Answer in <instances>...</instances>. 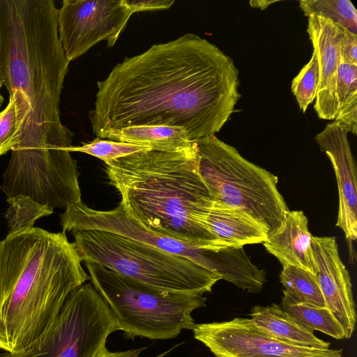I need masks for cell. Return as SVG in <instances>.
Segmentation results:
<instances>
[{
	"mask_svg": "<svg viewBox=\"0 0 357 357\" xmlns=\"http://www.w3.org/2000/svg\"><path fill=\"white\" fill-rule=\"evenodd\" d=\"M97 86L89 116L102 139L128 127L166 126L183 128L194 143L215 135L241 97L234 60L190 33L126 57Z\"/></svg>",
	"mask_w": 357,
	"mask_h": 357,
	"instance_id": "cell-1",
	"label": "cell"
},
{
	"mask_svg": "<svg viewBox=\"0 0 357 357\" xmlns=\"http://www.w3.org/2000/svg\"><path fill=\"white\" fill-rule=\"evenodd\" d=\"M81 263L63 232L33 227L0 241V349L21 351L50 326L90 280Z\"/></svg>",
	"mask_w": 357,
	"mask_h": 357,
	"instance_id": "cell-2",
	"label": "cell"
},
{
	"mask_svg": "<svg viewBox=\"0 0 357 357\" xmlns=\"http://www.w3.org/2000/svg\"><path fill=\"white\" fill-rule=\"evenodd\" d=\"M53 0H0V77L20 91L31 109L17 147L71 146L59 105L68 60ZM16 147V148H17Z\"/></svg>",
	"mask_w": 357,
	"mask_h": 357,
	"instance_id": "cell-3",
	"label": "cell"
},
{
	"mask_svg": "<svg viewBox=\"0 0 357 357\" xmlns=\"http://www.w3.org/2000/svg\"><path fill=\"white\" fill-rule=\"evenodd\" d=\"M126 213L156 233L204 249L228 247L208 227L213 199L198 171L196 146L147 149L105 163Z\"/></svg>",
	"mask_w": 357,
	"mask_h": 357,
	"instance_id": "cell-4",
	"label": "cell"
},
{
	"mask_svg": "<svg viewBox=\"0 0 357 357\" xmlns=\"http://www.w3.org/2000/svg\"><path fill=\"white\" fill-rule=\"evenodd\" d=\"M73 234L82 261L100 264L161 291L204 294L220 280L189 259L121 235L100 230Z\"/></svg>",
	"mask_w": 357,
	"mask_h": 357,
	"instance_id": "cell-5",
	"label": "cell"
},
{
	"mask_svg": "<svg viewBox=\"0 0 357 357\" xmlns=\"http://www.w3.org/2000/svg\"><path fill=\"white\" fill-rule=\"evenodd\" d=\"M91 284L110 308L126 339L169 340L195 323L192 312L206 307L199 294L164 292L100 264L84 262Z\"/></svg>",
	"mask_w": 357,
	"mask_h": 357,
	"instance_id": "cell-6",
	"label": "cell"
},
{
	"mask_svg": "<svg viewBox=\"0 0 357 357\" xmlns=\"http://www.w3.org/2000/svg\"><path fill=\"white\" fill-rule=\"evenodd\" d=\"M195 144L198 171L213 200L247 213L268 236L281 227L289 209L277 188V176L215 135Z\"/></svg>",
	"mask_w": 357,
	"mask_h": 357,
	"instance_id": "cell-7",
	"label": "cell"
},
{
	"mask_svg": "<svg viewBox=\"0 0 357 357\" xmlns=\"http://www.w3.org/2000/svg\"><path fill=\"white\" fill-rule=\"evenodd\" d=\"M120 331L91 282L73 291L50 326L26 349L0 357H96L108 336Z\"/></svg>",
	"mask_w": 357,
	"mask_h": 357,
	"instance_id": "cell-8",
	"label": "cell"
},
{
	"mask_svg": "<svg viewBox=\"0 0 357 357\" xmlns=\"http://www.w3.org/2000/svg\"><path fill=\"white\" fill-rule=\"evenodd\" d=\"M67 148L46 145L13 150L1 186L7 198L26 195L53 209L82 202L77 161Z\"/></svg>",
	"mask_w": 357,
	"mask_h": 357,
	"instance_id": "cell-9",
	"label": "cell"
},
{
	"mask_svg": "<svg viewBox=\"0 0 357 357\" xmlns=\"http://www.w3.org/2000/svg\"><path fill=\"white\" fill-rule=\"evenodd\" d=\"M132 14L123 0H63L58 9V32L68 60L101 40L113 47Z\"/></svg>",
	"mask_w": 357,
	"mask_h": 357,
	"instance_id": "cell-10",
	"label": "cell"
},
{
	"mask_svg": "<svg viewBox=\"0 0 357 357\" xmlns=\"http://www.w3.org/2000/svg\"><path fill=\"white\" fill-rule=\"evenodd\" d=\"M194 338L215 357H342L340 349H317L288 344L260 331L250 318L195 324Z\"/></svg>",
	"mask_w": 357,
	"mask_h": 357,
	"instance_id": "cell-11",
	"label": "cell"
},
{
	"mask_svg": "<svg viewBox=\"0 0 357 357\" xmlns=\"http://www.w3.org/2000/svg\"><path fill=\"white\" fill-rule=\"evenodd\" d=\"M316 276L326 307L342 326L344 338L351 337L356 324L351 278L342 261L334 237H312Z\"/></svg>",
	"mask_w": 357,
	"mask_h": 357,
	"instance_id": "cell-12",
	"label": "cell"
},
{
	"mask_svg": "<svg viewBox=\"0 0 357 357\" xmlns=\"http://www.w3.org/2000/svg\"><path fill=\"white\" fill-rule=\"evenodd\" d=\"M348 131L341 123L326 125L315 136L321 151L330 159L337 178L339 207L336 226L349 240L357 238L356 166L348 140Z\"/></svg>",
	"mask_w": 357,
	"mask_h": 357,
	"instance_id": "cell-13",
	"label": "cell"
},
{
	"mask_svg": "<svg viewBox=\"0 0 357 357\" xmlns=\"http://www.w3.org/2000/svg\"><path fill=\"white\" fill-rule=\"evenodd\" d=\"M307 31L319 68V83L314 109L320 119L333 120L337 114L336 86L340 42L344 29L324 17H308Z\"/></svg>",
	"mask_w": 357,
	"mask_h": 357,
	"instance_id": "cell-14",
	"label": "cell"
},
{
	"mask_svg": "<svg viewBox=\"0 0 357 357\" xmlns=\"http://www.w3.org/2000/svg\"><path fill=\"white\" fill-rule=\"evenodd\" d=\"M308 220L302 211L286 213L281 227L263 243L266 250L284 266H297L316 275Z\"/></svg>",
	"mask_w": 357,
	"mask_h": 357,
	"instance_id": "cell-15",
	"label": "cell"
},
{
	"mask_svg": "<svg viewBox=\"0 0 357 357\" xmlns=\"http://www.w3.org/2000/svg\"><path fill=\"white\" fill-rule=\"evenodd\" d=\"M206 222L210 231L228 247H243L264 243L268 237L266 228L247 213L213 200Z\"/></svg>",
	"mask_w": 357,
	"mask_h": 357,
	"instance_id": "cell-16",
	"label": "cell"
},
{
	"mask_svg": "<svg viewBox=\"0 0 357 357\" xmlns=\"http://www.w3.org/2000/svg\"><path fill=\"white\" fill-rule=\"evenodd\" d=\"M250 319L262 333L288 344L317 349H328L331 343L315 336L303 327L280 305H256L250 310Z\"/></svg>",
	"mask_w": 357,
	"mask_h": 357,
	"instance_id": "cell-17",
	"label": "cell"
},
{
	"mask_svg": "<svg viewBox=\"0 0 357 357\" xmlns=\"http://www.w3.org/2000/svg\"><path fill=\"white\" fill-rule=\"evenodd\" d=\"M105 139L146 146L159 151H181L195 146L186 131L179 127L139 126L123 128L107 134Z\"/></svg>",
	"mask_w": 357,
	"mask_h": 357,
	"instance_id": "cell-18",
	"label": "cell"
},
{
	"mask_svg": "<svg viewBox=\"0 0 357 357\" xmlns=\"http://www.w3.org/2000/svg\"><path fill=\"white\" fill-rule=\"evenodd\" d=\"M31 114L24 95L17 90L9 93V101L0 112V155L19 146Z\"/></svg>",
	"mask_w": 357,
	"mask_h": 357,
	"instance_id": "cell-19",
	"label": "cell"
},
{
	"mask_svg": "<svg viewBox=\"0 0 357 357\" xmlns=\"http://www.w3.org/2000/svg\"><path fill=\"white\" fill-rule=\"evenodd\" d=\"M280 305L307 330L312 332L318 331L336 340L344 338L342 326L326 307L298 302L284 292Z\"/></svg>",
	"mask_w": 357,
	"mask_h": 357,
	"instance_id": "cell-20",
	"label": "cell"
},
{
	"mask_svg": "<svg viewBox=\"0 0 357 357\" xmlns=\"http://www.w3.org/2000/svg\"><path fill=\"white\" fill-rule=\"evenodd\" d=\"M337 114L334 121L348 132L357 134V66L340 59L336 86Z\"/></svg>",
	"mask_w": 357,
	"mask_h": 357,
	"instance_id": "cell-21",
	"label": "cell"
},
{
	"mask_svg": "<svg viewBox=\"0 0 357 357\" xmlns=\"http://www.w3.org/2000/svg\"><path fill=\"white\" fill-rule=\"evenodd\" d=\"M280 281L283 292L298 302L318 307H326L315 274L305 269L287 265L282 266Z\"/></svg>",
	"mask_w": 357,
	"mask_h": 357,
	"instance_id": "cell-22",
	"label": "cell"
},
{
	"mask_svg": "<svg viewBox=\"0 0 357 357\" xmlns=\"http://www.w3.org/2000/svg\"><path fill=\"white\" fill-rule=\"evenodd\" d=\"M299 6L307 17H324L357 35V11L349 0H301Z\"/></svg>",
	"mask_w": 357,
	"mask_h": 357,
	"instance_id": "cell-23",
	"label": "cell"
},
{
	"mask_svg": "<svg viewBox=\"0 0 357 357\" xmlns=\"http://www.w3.org/2000/svg\"><path fill=\"white\" fill-rule=\"evenodd\" d=\"M7 202L8 207L5 218L8 227V234L32 228L38 219L48 216L54 211L47 205L38 203L30 197L23 195L7 198Z\"/></svg>",
	"mask_w": 357,
	"mask_h": 357,
	"instance_id": "cell-24",
	"label": "cell"
},
{
	"mask_svg": "<svg viewBox=\"0 0 357 357\" xmlns=\"http://www.w3.org/2000/svg\"><path fill=\"white\" fill-rule=\"evenodd\" d=\"M319 83V68L313 51L310 61L291 82V89L300 109L305 113L316 98Z\"/></svg>",
	"mask_w": 357,
	"mask_h": 357,
	"instance_id": "cell-25",
	"label": "cell"
},
{
	"mask_svg": "<svg viewBox=\"0 0 357 357\" xmlns=\"http://www.w3.org/2000/svg\"><path fill=\"white\" fill-rule=\"evenodd\" d=\"M69 152H81L96 157L105 163L150 148L130 143L102 139L96 137L93 141L82 146H70Z\"/></svg>",
	"mask_w": 357,
	"mask_h": 357,
	"instance_id": "cell-26",
	"label": "cell"
},
{
	"mask_svg": "<svg viewBox=\"0 0 357 357\" xmlns=\"http://www.w3.org/2000/svg\"><path fill=\"white\" fill-rule=\"evenodd\" d=\"M340 59L347 63L357 66V35L344 29L340 42Z\"/></svg>",
	"mask_w": 357,
	"mask_h": 357,
	"instance_id": "cell-27",
	"label": "cell"
},
{
	"mask_svg": "<svg viewBox=\"0 0 357 357\" xmlns=\"http://www.w3.org/2000/svg\"><path fill=\"white\" fill-rule=\"evenodd\" d=\"M132 13L153 11L169 8L174 0H123Z\"/></svg>",
	"mask_w": 357,
	"mask_h": 357,
	"instance_id": "cell-28",
	"label": "cell"
},
{
	"mask_svg": "<svg viewBox=\"0 0 357 357\" xmlns=\"http://www.w3.org/2000/svg\"><path fill=\"white\" fill-rule=\"evenodd\" d=\"M178 343L169 349L162 352V354L156 356L155 357H165L169 354L172 350L176 348L178 346L182 344ZM147 347H141L139 349H132L127 351H110L106 347H105L96 357H139V354L142 351L145 350Z\"/></svg>",
	"mask_w": 357,
	"mask_h": 357,
	"instance_id": "cell-29",
	"label": "cell"
},
{
	"mask_svg": "<svg viewBox=\"0 0 357 357\" xmlns=\"http://www.w3.org/2000/svg\"><path fill=\"white\" fill-rule=\"evenodd\" d=\"M276 2H278V1L252 0L250 1V5L252 8H258L261 10H264L270 5Z\"/></svg>",
	"mask_w": 357,
	"mask_h": 357,
	"instance_id": "cell-30",
	"label": "cell"
},
{
	"mask_svg": "<svg viewBox=\"0 0 357 357\" xmlns=\"http://www.w3.org/2000/svg\"><path fill=\"white\" fill-rule=\"evenodd\" d=\"M2 86H3V83H2V81L0 77V107H1V105H3V103L4 102V98L3 97V96L1 95V89Z\"/></svg>",
	"mask_w": 357,
	"mask_h": 357,
	"instance_id": "cell-31",
	"label": "cell"
}]
</instances>
